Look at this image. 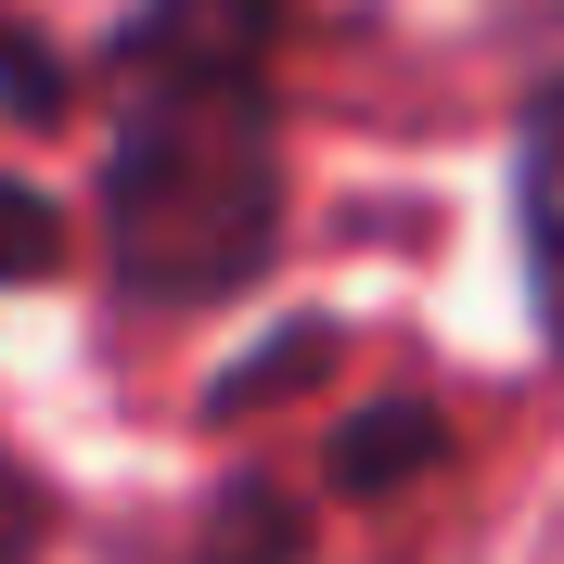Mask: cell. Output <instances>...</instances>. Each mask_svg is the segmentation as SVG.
<instances>
[{
    "label": "cell",
    "instance_id": "cell-1",
    "mask_svg": "<svg viewBox=\"0 0 564 564\" xmlns=\"http://www.w3.org/2000/svg\"><path fill=\"white\" fill-rule=\"evenodd\" d=\"M282 13L295 0H141L116 26L104 257L141 308H218L282 257Z\"/></svg>",
    "mask_w": 564,
    "mask_h": 564
},
{
    "label": "cell",
    "instance_id": "cell-2",
    "mask_svg": "<svg viewBox=\"0 0 564 564\" xmlns=\"http://www.w3.org/2000/svg\"><path fill=\"white\" fill-rule=\"evenodd\" d=\"M527 282H539V321L564 347V77L527 104Z\"/></svg>",
    "mask_w": 564,
    "mask_h": 564
},
{
    "label": "cell",
    "instance_id": "cell-3",
    "mask_svg": "<svg viewBox=\"0 0 564 564\" xmlns=\"http://www.w3.org/2000/svg\"><path fill=\"white\" fill-rule=\"evenodd\" d=\"M436 449H449V423L411 411V398H386V411H359L347 436H334V488H398V475H423Z\"/></svg>",
    "mask_w": 564,
    "mask_h": 564
},
{
    "label": "cell",
    "instance_id": "cell-4",
    "mask_svg": "<svg viewBox=\"0 0 564 564\" xmlns=\"http://www.w3.org/2000/svg\"><path fill=\"white\" fill-rule=\"evenodd\" d=\"M52 270H65V218H52V193L0 167V282H52Z\"/></svg>",
    "mask_w": 564,
    "mask_h": 564
},
{
    "label": "cell",
    "instance_id": "cell-5",
    "mask_svg": "<svg viewBox=\"0 0 564 564\" xmlns=\"http://www.w3.org/2000/svg\"><path fill=\"white\" fill-rule=\"evenodd\" d=\"M52 552V475L0 449V564H39Z\"/></svg>",
    "mask_w": 564,
    "mask_h": 564
}]
</instances>
